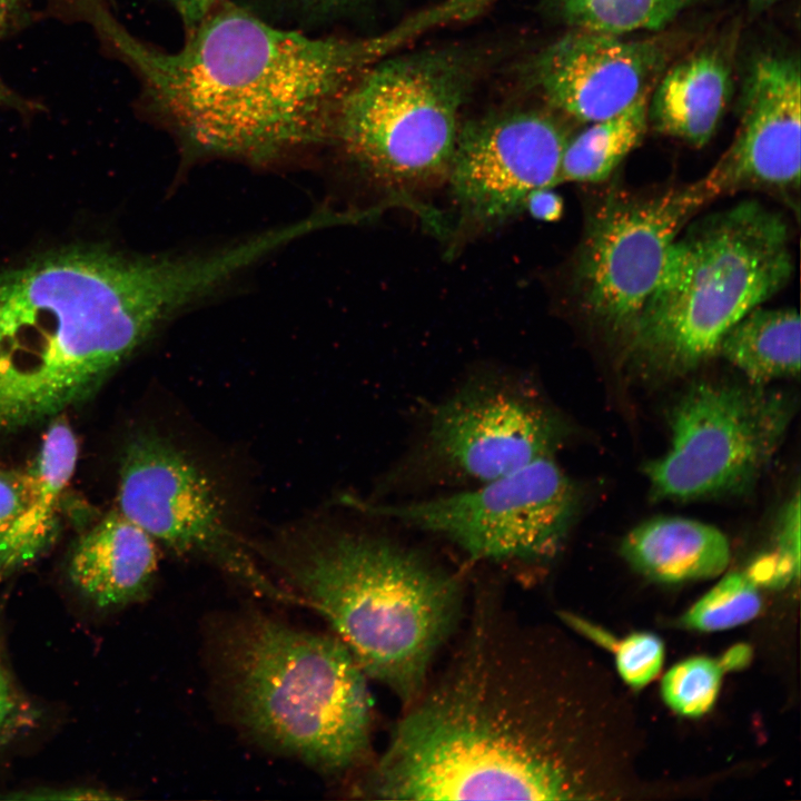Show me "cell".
I'll list each match as a JSON object with an SVG mask.
<instances>
[{
	"label": "cell",
	"mask_w": 801,
	"mask_h": 801,
	"mask_svg": "<svg viewBox=\"0 0 801 801\" xmlns=\"http://www.w3.org/2000/svg\"><path fill=\"white\" fill-rule=\"evenodd\" d=\"M437 676L355 785L384 800H595L630 785L634 740L596 662L478 590Z\"/></svg>",
	"instance_id": "obj_1"
},
{
	"label": "cell",
	"mask_w": 801,
	"mask_h": 801,
	"mask_svg": "<svg viewBox=\"0 0 801 801\" xmlns=\"http://www.w3.org/2000/svg\"><path fill=\"white\" fill-rule=\"evenodd\" d=\"M92 19L164 116L199 150L266 161L330 135L339 101L373 63L425 32L415 16L383 34L310 38L218 2L175 52L102 8Z\"/></svg>",
	"instance_id": "obj_2"
},
{
	"label": "cell",
	"mask_w": 801,
	"mask_h": 801,
	"mask_svg": "<svg viewBox=\"0 0 801 801\" xmlns=\"http://www.w3.org/2000/svg\"><path fill=\"white\" fill-rule=\"evenodd\" d=\"M217 251H50L0 275V438L87 400L165 322L226 284Z\"/></svg>",
	"instance_id": "obj_3"
},
{
	"label": "cell",
	"mask_w": 801,
	"mask_h": 801,
	"mask_svg": "<svg viewBox=\"0 0 801 801\" xmlns=\"http://www.w3.org/2000/svg\"><path fill=\"white\" fill-rule=\"evenodd\" d=\"M287 589L325 617L367 678L402 702L423 691L464 621L462 577L387 534L327 530L268 551Z\"/></svg>",
	"instance_id": "obj_4"
},
{
	"label": "cell",
	"mask_w": 801,
	"mask_h": 801,
	"mask_svg": "<svg viewBox=\"0 0 801 801\" xmlns=\"http://www.w3.org/2000/svg\"><path fill=\"white\" fill-rule=\"evenodd\" d=\"M218 650L233 709L256 739L329 774L373 762L368 678L338 637L250 612Z\"/></svg>",
	"instance_id": "obj_5"
},
{
	"label": "cell",
	"mask_w": 801,
	"mask_h": 801,
	"mask_svg": "<svg viewBox=\"0 0 801 801\" xmlns=\"http://www.w3.org/2000/svg\"><path fill=\"white\" fill-rule=\"evenodd\" d=\"M790 230L755 200L686 225L659 281L621 343L629 363L654 377L684 375L718 354L725 334L791 279Z\"/></svg>",
	"instance_id": "obj_6"
},
{
	"label": "cell",
	"mask_w": 801,
	"mask_h": 801,
	"mask_svg": "<svg viewBox=\"0 0 801 801\" xmlns=\"http://www.w3.org/2000/svg\"><path fill=\"white\" fill-rule=\"evenodd\" d=\"M568 429L538 385L525 374L479 369L435 403L383 493L453 491L554 456Z\"/></svg>",
	"instance_id": "obj_7"
},
{
	"label": "cell",
	"mask_w": 801,
	"mask_h": 801,
	"mask_svg": "<svg viewBox=\"0 0 801 801\" xmlns=\"http://www.w3.org/2000/svg\"><path fill=\"white\" fill-rule=\"evenodd\" d=\"M346 502L369 516L433 534L471 562L540 568L565 545L578 491L548 456L471 487L400 501Z\"/></svg>",
	"instance_id": "obj_8"
},
{
	"label": "cell",
	"mask_w": 801,
	"mask_h": 801,
	"mask_svg": "<svg viewBox=\"0 0 801 801\" xmlns=\"http://www.w3.org/2000/svg\"><path fill=\"white\" fill-rule=\"evenodd\" d=\"M461 87L445 63L408 58L366 70L339 101L330 135L398 204L447 178Z\"/></svg>",
	"instance_id": "obj_9"
},
{
	"label": "cell",
	"mask_w": 801,
	"mask_h": 801,
	"mask_svg": "<svg viewBox=\"0 0 801 801\" xmlns=\"http://www.w3.org/2000/svg\"><path fill=\"white\" fill-rule=\"evenodd\" d=\"M793 411L792 399L760 384H692L671 411L670 447L644 467L651 497L746 493L775 455Z\"/></svg>",
	"instance_id": "obj_10"
},
{
	"label": "cell",
	"mask_w": 801,
	"mask_h": 801,
	"mask_svg": "<svg viewBox=\"0 0 801 801\" xmlns=\"http://www.w3.org/2000/svg\"><path fill=\"white\" fill-rule=\"evenodd\" d=\"M710 198L700 180L649 192L613 190L589 216L572 285L581 313L622 343L679 234Z\"/></svg>",
	"instance_id": "obj_11"
},
{
	"label": "cell",
	"mask_w": 801,
	"mask_h": 801,
	"mask_svg": "<svg viewBox=\"0 0 801 801\" xmlns=\"http://www.w3.org/2000/svg\"><path fill=\"white\" fill-rule=\"evenodd\" d=\"M117 504V511L156 543L205 557L261 596L299 605L288 589L259 570L229 527L209 479L166 437L144 432L129 442Z\"/></svg>",
	"instance_id": "obj_12"
},
{
	"label": "cell",
	"mask_w": 801,
	"mask_h": 801,
	"mask_svg": "<svg viewBox=\"0 0 801 801\" xmlns=\"http://www.w3.org/2000/svg\"><path fill=\"white\" fill-rule=\"evenodd\" d=\"M567 135L552 118L516 112L458 134L447 178L463 230L497 227L525 209L528 196L560 184Z\"/></svg>",
	"instance_id": "obj_13"
},
{
	"label": "cell",
	"mask_w": 801,
	"mask_h": 801,
	"mask_svg": "<svg viewBox=\"0 0 801 801\" xmlns=\"http://www.w3.org/2000/svg\"><path fill=\"white\" fill-rule=\"evenodd\" d=\"M732 144L700 182L713 200L741 190H798L801 168V78L798 60L759 57L742 96Z\"/></svg>",
	"instance_id": "obj_14"
},
{
	"label": "cell",
	"mask_w": 801,
	"mask_h": 801,
	"mask_svg": "<svg viewBox=\"0 0 801 801\" xmlns=\"http://www.w3.org/2000/svg\"><path fill=\"white\" fill-rule=\"evenodd\" d=\"M663 63L664 51L656 42L578 29L543 53L537 72L553 106L591 123L623 111L650 91Z\"/></svg>",
	"instance_id": "obj_15"
},
{
	"label": "cell",
	"mask_w": 801,
	"mask_h": 801,
	"mask_svg": "<svg viewBox=\"0 0 801 801\" xmlns=\"http://www.w3.org/2000/svg\"><path fill=\"white\" fill-rule=\"evenodd\" d=\"M157 568L156 541L116 510L80 537L68 572L82 595L108 609L146 596Z\"/></svg>",
	"instance_id": "obj_16"
},
{
	"label": "cell",
	"mask_w": 801,
	"mask_h": 801,
	"mask_svg": "<svg viewBox=\"0 0 801 801\" xmlns=\"http://www.w3.org/2000/svg\"><path fill=\"white\" fill-rule=\"evenodd\" d=\"M63 418L49 423L37 458L28 471L24 504L0 538V581L42 554L57 533L62 494L78 459L76 435Z\"/></svg>",
	"instance_id": "obj_17"
},
{
	"label": "cell",
	"mask_w": 801,
	"mask_h": 801,
	"mask_svg": "<svg viewBox=\"0 0 801 801\" xmlns=\"http://www.w3.org/2000/svg\"><path fill=\"white\" fill-rule=\"evenodd\" d=\"M731 70L712 51L691 55L661 78L649 98L656 131L701 148L714 135L730 100Z\"/></svg>",
	"instance_id": "obj_18"
},
{
	"label": "cell",
	"mask_w": 801,
	"mask_h": 801,
	"mask_svg": "<svg viewBox=\"0 0 801 801\" xmlns=\"http://www.w3.org/2000/svg\"><path fill=\"white\" fill-rule=\"evenodd\" d=\"M621 554L643 576L661 583L705 580L730 562L726 536L716 527L680 516L647 520L623 538Z\"/></svg>",
	"instance_id": "obj_19"
},
{
	"label": "cell",
	"mask_w": 801,
	"mask_h": 801,
	"mask_svg": "<svg viewBox=\"0 0 801 801\" xmlns=\"http://www.w3.org/2000/svg\"><path fill=\"white\" fill-rule=\"evenodd\" d=\"M800 332L795 309L759 306L725 334L718 354L753 384L795 376L800 372Z\"/></svg>",
	"instance_id": "obj_20"
},
{
	"label": "cell",
	"mask_w": 801,
	"mask_h": 801,
	"mask_svg": "<svg viewBox=\"0 0 801 801\" xmlns=\"http://www.w3.org/2000/svg\"><path fill=\"white\" fill-rule=\"evenodd\" d=\"M650 91L623 111L595 121L568 139L563 152L560 182L597 184L611 177L647 130Z\"/></svg>",
	"instance_id": "obj_21"
},
{
	"label": "cell",
	"mask_w": 801,
	"mask_h": 801,
	"mask_svg": "<svg viewBox=\"0 0 801 801\" xmlns=\"http://www.w3.org/2000/svg\"><path fill=\"white\" fill-rule=\"evenodd\" d=\"M689 0H562V11L578 29L619 36L660 30Z\"/></svg>",
	"instance_id": "obj_22"
},
{
	"label": "cell",
	"mask_w": 801,
	"mask_h": 801,
	"mask_svg": "<svg viewBox=\"0 0 801 801\" xmlns=\"http://www.w3.org/2000/svg\"><path fill=\"white\" fill-rule=\"evenodd\" d=\"M761 610L758 585L746 572L730 573L699 599L681 623L700 632H718L744 624Z\"/></svg>",
	"instance_id": "obj_23"
},
{
	"label": "cell",
	"mask_w": 801,
	"mask_h": 801,
	"mask_svg": "<svg viewBox=\"0 0 801 801\" xmlns=\"http://www.w3.org/2000/svg\"><path fill=\"white\" fill-rule=\"evenodd\" d=\"M723 672L720 661L708 656L683 660L663 676L662 698L679 714L701 716L715 703Z\"/></svg>",
	"instance_id": "obj_24"
},
{
	"label": "cell",
	"mask_w": 801,
	"mask_h": 801,
	"mask_svg": "<svg viewBox=\"0 0 801 801\" xmlns=\"http://www.w3.org/2000/svg\"><path fill=\"white\" fill-rule=\"evenodd\" d=\"M613 651L619 675L632 688H642L654 680L664 661L663 642L647 632L630 634L616 642Z\"/></svg>",
	"instance_id": "obj_25"
},
{
	"label": "cell",
	"mask_w": 801,
	"mask_h": 801,
	"mask_svg": "<svg viewBox=\"0 0 801 801\" xmlns=\"http://www.w3.org/2000/svg\"><path fill=\"white\" fill-rule=\"evenodd\" d=\"M28 488V472L0 471V538L21 511Z\"/></svg>",
	"instance_id": "obj_26"
},
{
	"label": "cell",
	"mask_w": 801,
	"mask_h": 801,
	"mask_svg": "<svg viewBox=\"0 0 801 801\" xmlns=\"http://www.w3.org/2000/svg\"><path fill=\"white\" fill-rule=\"evenodd\" d=\"M778 553L800 567V498L797 493L779 523Z\"/></svg>",
	"instance_id": "obj_27"
},
{
	"label": "cell",
	"mask_w": 801,
	"mask_h": 801,
	"mask_svg": "<svg viewBox=\"0 0 801 801\" xmlns=\"http://www.w3.org/2000/svg\"><path fill=\"white\" fill-rule=\"evenodd\" d=\"M20 711L19 698L0 663V739L14 726Z\"/></svg>",
	"instance_id": "obj_28"
},
{
	"label": "cell",
	"mask_w": 801,
	"mask_h": 801,
	"mask_svg": "<svg viewBox=\"0 0 801 801\" xmlns=\"http://www.w3.org/2000/svg\"><path fill=\"white\" fill-rule=\"evenodd\" d=\"M525 208L537 219L554 221L563 212V200L552 188L537 189L528 196Z\"/></svg>",
	"instance_id": "obj_29"
},
{
	"label": "cell",
	"mask_w": 801,
	"mask_h": 801,
	"mask_svg": "<svg viewBox=\"0 0 801 801\" xmlns=\"http://www.w3.org/2000/svg\"><path fill=\"white\" fill-rule=\"evenodd\" d=\"M179 14L187 33L191 32L219 0H169Z\"/></svg>",
	"instance_id": "obj_30"
},
{
	"label": "cell",
	"mask_w": 801,
	"mask_h": 801,
	"mask_svg": "<svg viewBox=\"0 0 801 801\" xmlns=\"http://www.w3.org/2000/svg\"><path fill=\"white\" fill-rule=\"evenodd\" d=\"M751 659V650L743 644H738L728 650L720 663L724 670L744 668Z\"/></svg>",
	"instance_id": "obj_31"
},
{
	"label": "cell",
	"mask_w": 801,
	"mask_h": 801,
	"mask_svg": "<svg viewBox=\"0 0 801 801\" xmlns=\"http://www.w3.org/2000/svg\"><path fill=\"white\" fill-rule=\"evenodd\" d=\"M2 30L3 29L0 28V34ZM22 102V99L17 96L0 77V106L19 107Z\"/></svg>",
	"instance_id": "obj_32"
},
{
	"label": "cell",
	"mask_w": 801,
	"mask_h": 801,
	"mask_svg": "<svg viewBox=\"0 0 801 801\" xmlns=\"http://www.w3.org/2000/svg\"><path fill=\"white\" fill-rule=\"evenodd\" d=\"M11 6L4 0H0V28L3 29L7 22Z\"/></svg>",
	"instance_id": "obj_33"
},
{
	"label": "cell",
	"mask_w": 801,
	"mask_h": 801,
	"mask_svg": "<svg viewBox=\"0 0 801 801\" xmlns=\"http://www.w3.org/2000/svg\"><path fill=\"white\" fill-rule=\"evenodd\" d=\"M750 1L755 6L765 7V6L777 2L779 0H750Z\"/></svg>",
	"instance_id": "obj_34"
},
{
	"label": "cell",
	"mask_w": 801,
	"mask_h": 801,
	"mask_svg": "<svg viewBox=\"0 0 801 801\" xmlns=\"http://www.w3.org/2000/svg\"><path fill=\"white\" fill-rule=\"evenodd\" d=\"M8 2L11 7L14 6L19 0H4Z\"/></svg>",
	"instance_id": "obj_35"
}]
</instances>
